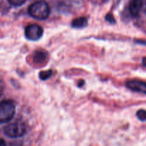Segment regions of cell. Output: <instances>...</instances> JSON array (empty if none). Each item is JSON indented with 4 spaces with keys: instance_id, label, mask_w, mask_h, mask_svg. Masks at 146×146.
<instances>
[{
    "instance_id": "9a60e30c",
    "label": "cell",
    "mask_w": 146,
    "mask_h": 146,
    "mask_svg": "<svg viewBox=\"0 0 146 146\" xmlns=\"http://www.w3.org/2000/svg\"><path fill=\"white\" fill-rule=\"evenodd\" d=\"M143 11H144V12H145V14H146V0H145V2L143 3Z\"/></svg>"
},
{
    "instance_id": "7a4b0ae2",
    "label": "cell",
    "mask_w": 146,
    "mask_h": 146,
    "mask_svg": "<svg viewBox=\"0 0 146 146\" xmlns=\"http://www.w3.org/2000/svg\"><path fill=\"white\" fill-rule=\"evenodd\" d=\"M15 114V104L11 100L0 103V123H4L11 121Z\"/></svg>"
},
{
    "instance_id": "3957f363",
    "label": "cell",
    "mask_w": 146,
    "mask_h": 146,
    "mask_svg": "<svg viewBox=\"0 0 146 146\" xmlns=\"http://www.w3.org/2000/svg\"><path fill=\"white\" fill-rule=\"evenodd\" d=\"M4 131L9 138H20L26 133V126L21 121H17L6 125Z\"/></svg>"
},
{
    "instance_id": "2e32d148",
    "label": "cell",
    "mask_w": 146,
    "mask_h": 146,
    "mask_svg": "<svg viewBox=\"0 0 146 146\" xmlns=\"http://www.w3.org/2000/svg\"><path fill=\"white\" fill-rule=\"evenodd\" d=\"M143 65L145 67H146V57H144V58H143Z\"/></svg>"
},
{
    "instance_id": "8fae6325",
    "label": "cell",
    "mask_w": 146,
    "mask_h": 146,
    "mask_svg": "<svg viewBox=\"0 0 146 146\" xmlns=\"http://www.w3.org/2000/svg\"><path fill=\"white\" fill-rule=\"evenodd\" d=\"M26 1L27 0H8V1L11 5L16 6V7L22 5V4H24L26 2Z\"/></svg>"
},
{
    "instance_id": "5bb4252c",
    "label": "cell",
    "mask_w": 146,
    "mask_h": 146,
    "mask_svg": "<svg viewBox=\"0 0 146 146\" xmlns=\"http://www.w3.org/2000/svg\"><path fill=\"white\" fill-rule=\"evenodd\" d=\"M4 145H6L5 141H4L3 139H1V138H0V146H4Z\"/></svg>"
},
{
    "instance_id": "6da1fadb",
    "label": "cell",
    "mask_w": 146,
    "mask_h": 146,
    "mask_svg": "<svg viewBox=\"0 0 146 146\" xmlns=\"http://www.w3.org/2000/svg\"><path fill=\"white\" fill-rule=\"evenodd\" d=\"M28 12L31 17L36 19L44 20L49 16L50 7L46 1H38L29 6Z\"/></svg>"
},
{
    "instance_id": "7c38bea8",
    "label": "cell",
    "mask_w": 146,
    "mask_h": 146,
    "mask_svg": "<svg viewBox=\"0 0 146 146\" xmlns=\"http://www.w3.org/2000/svg\"><path fill=\"white\" fill-rule=\"evenodd\" d=\"M106 19L108 21H109L110 23H111V24H115V19H114L113 16L111 14H108V15L106 17Z\"/></svg>"
},
{
    "instance_id": "30bf717a",
    "label": "cell",
    "mask_w": 146,
    "mask_h": 146,
    "mask_svg": "<svg viewBox=\"0 0 146 146\" xmlns=\"http://www.w3.org/2000/svg\"><path fill=\"white\" fill-rule=\"evenodd\" d=\"M138 119L141 121H146V111L143 109H141L138 111L136 113Z\"/></svg>"
},
{
    "instance_id": "8992f818",
    "label": "cell",
    "mask_w": 146,
    "mask_h": 146,
    "mask_svg": "<svg viewBox=\"0 0 146 146\" xmlns=\"http://www.w3.org/2000/svg\"><path fill=\"white\" fill-rule=\"evenodd\" d=\"M143 0H131L129 10L132 17H138L141 9L143 8Z\"/></svg>"
},
{
    "instance_id": "ba28073f",
    "label": "cell",
    "mask_w": 146,
    "mask_h": 146,
    "mask_svg": "<svg viewBox=\"0 0 146 146\" xmlns=\"http://www.w3.org/2000/svg\"><path fill=\"white\" fill-rule=\"evenodd\" d=\"M52 74H53V71H51V70L41 71L39 74V77L41 80H46L51 76Z\"/></svg>"
},
{
    "instance_id": "5b68a950",
    "label": "cell",
    "mask_w": 146,
    "mask_h": 146,
    "mask_svg": "<svg viewBox=\"0 0 146 146\" xmlns=\"http://www.w3.org/2000/svg\"><path fill=\"white\" fill-rule=\"evenodd\" d=\"M126 86L131 91L146 95V83L140 80H130L126 82Z\"/></svg>"
},
{
    "instance_id": "9c48e42d",
    "label": "cell",
    "mask_w": 146,
    "mask_h": 146,
    "mask_svg": "<svg viewBox=\"0 0 146 146\" xmlns=\"http://www.w3.org/2000/svg\"><path fill=\"white\" fill-rule=\"evenodd\" d=\"M45 56H46V54H44V52H41V51H38V52H36L35 54V56H34V61H36V62L37 63H41V62H43V60L41 59V58H45Z\"/></svg>"
},
{
    "instance_id": "277c9868",
    "label": "cell",
    "mask_w": 146,
    "mask_h": 146,
    "mask_svg": "<svg viewBox=\"0 0 146 146\" xmlns=\"http://www.w3.org/2000/svg\"><path fill=\"white\" fill-rule=\"evenodd\" d=\"M43 29L41 26L36 24H30L25 29V36L31 41L38 40L43 35Z\"/></svg>"
},
{
    "instance_id": "52a82bcc",
    "label": "cell",
    "mask_w": 146,
    "mask_h": 146,
    "mask_svg": "<svg viewBox=\"0 0 146 146\" xmlns=\"http://www.w3.org/2000/svg\"><path fill=\"white\" fill-rule=\"evenodd\" d=\"M88 25V20L86 17H78V18L75 19L73 20L72 23H71V26L74 28L76 29H81L86 27Z\"/></svg>"
},
{
    "instance_id": "4fadbf2b",
    "label": "cell",
    "mask_w": 146,
    "mask_h": 146,
    "mask_svg": "<svg viewBox=\"0 0 146 146\" xmlns=\"http://www.w3.org/2000/svg\"><path fill=\"white\" fill-rule=\"evenodd\" d=\"M4 81H3L2 79L0 78V97H1V94H2L3 91H4Z\"/></svg>"
}]
</instances>
